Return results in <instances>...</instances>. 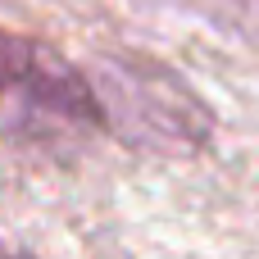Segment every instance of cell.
Here are the masks:
<instances>
[{
  "label": "cell",
  "instance_id": "3957f363",
  "mask_svg": "<svg viewBox=\"0 0 259 259\" xmlns=\"http://www.w3.org/2000/svg\"><path fill=\"white\" fill-rule=\"evenodd\" d=\"M0 259H27V255H18V250H9V246L0 241Z\"/></svg>",
  "mask_w": 259,
  "mask_h": 259
},
{
  "label": "cell",
  "instance_id": "7a4b0ae2",
  "mask_svg": "<svg viewBox=\"0 0 259 259\" xmlns=\"http://www.w3.org/2000/svg\"><path fill=\"white\" fill-rule=\"evenodd\" d=\"M9 91H36V100H46L50 109H64V114L96 109L87 87L18 32H0V96H9Z\"/></svg>",
  "mask_w": 259,
  "mask_h": 259
},
{
  "label": "cell",
  "instance_id": "6da1fadb",
  "mask_svg": "<svg viewBox=\"0 0 259 259\" xmlns=\"http://www.w3.org/2000/svg\"><path fill=\"white\" fill-rule=\"evenodd\" d=\"M141 105V114H132L118 132L146 146H173V150H191L209 137V114L196 100V91H187L173 73L150 68V64H132V59H109L100 64V96H91V105Z\"/></svg>",
  "mask_w": 259,
  "mask_h": 259
}]
</instances>
